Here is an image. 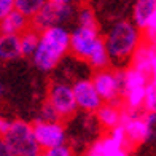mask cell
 Listing matches in <instances>:
<instances>
[{
  "instance_id": "44dd1931",
  "label": "cell",
  "mask_w": 156,
  "mask_h": 156,
  "mask_svg": "<svg viewBox=\"0 0 156 156\" xmlns=\"http://www.w3.org/2000/svg\"><path fill=\"white\" fill-rule=\"evenodd\" d=\"M38 121H61V118L58 116V113L54 112V108L51 107V105H49L48 102H45L40 108Z\"/></svg>"
},
{
  "instance_id": "7402d4cb",
  "label": "cell",
  "mask_w": 156,
  "mask_h": 156,
  "mask_svg": "<svg viewBox=\"0 0 156 156\" xmlns=\"http://www.w3.org/2000/svg\"><path fill=\"white\" fill-rule=\"evenodd\" d=\"M108 137H110L113 142H116V144H119V145H123V147H126V148H129V150H131L129 144H127V139H126V134H124V129H123L121 124H118L116 127L110 129Z\"/></svg>"
},
{
  "instance_id": "f546056e",
  "label": "cell",
  "mask_w": 156,
  "mask_h": 156,
  "mask_svg": "<svg viewBox=\"0 0 156 156\" xmlns=\"http://www.w3.org/2000/svg\"><path fill=\"white\" fill-rule=\"evenodd\" d=\"M88 156H99V154H94V153H88Z\"/></svg>"
},
{
  "instance_id": "8992f818",
  "label": "cell",
  "mask_w": 156,
  "mask_h": 156,
  "mask_svg": "<svg viewBox=\"0 0 156 156\" xmlns=\"http://www.w3.org/2000/svg\"><path fill=\"white\" fill-rule=\"evenodd\" d=\"M73 6L66 5V3H56V2H48L35 13L32 19V29L35 30H45L48 27H56V26H64L73 18Z\"/></svg>"
},
{
  "instance_id": "d4e9b609",
  "label": "cell",
  "mask_w": 156,
  "mask_h": 156,
  "mask_svg": "<svg viewBox=\"0 0 156 156\" xmlns=\"http://www.w3.org/2000/svg\"><path fill=\"white\" fill-rule=\"evenodd\" d=\"M0 156H15V154L11 153L8 144L5 142V139L2 136H0Z\"/></svg>"
},
{
  "instance_id": "2e32d148",
  "label": "cell",
  "mask_w": 156,
  "mask_h": 156,
  "mask_svg": "<svg viewBox=\"0 0 156 156\" xmlns=\"http://www.w3.org/2000/svg\"><path fill=\"white\" fill-rule=\"evenodd\" d=\"M18 58H21L19 37L0 34V62L2 61H15Z\"/></svg>"
},
{
  "instance_id": "4316f807",
  "label": "cell",
  "mask_w": 156,
  "mask_h": 156,
  "mask_svg": "<svg viewBox=\"0 0 156 156\" xmlns=\"http://www.w3.org/2000/svg\"><path fill=\"white\" fill-rule=\"evenodd\" d=\"M49 2H56V3H66V5H72L73 0H49Z\"/></svg>"
},
{
  "instance_id": "484cf974",
  "label": "cell",
  "mask_w": 156,
  "mask_h": 156,
  "mask_svg": "<svg viewBox=\"0 0 156 156\" xmlns=\"http://www.w3.org/2000/svg\"><path fill=\"white\" fill-rule=\"evenodd\" d=\"M8 127H10V119H6L3 116V113L0 112V136H5V132L8 131Z\"/></svg>"
},
{
  "instance_id": "d6986e66",
  "label": "cell",
  "mask_w": 156,
  "mask_h": 156,
  "mask_svg": "<svg viewBox=\"0 0 156 156\" xmlns=\"http://www.w3.org/2000/svg\"><path fill=\"white\" fill-rule=\"evenodd\" d=\"M46 2L48 0H15V6L18 11H21L24 16L30 19Z\"/></svg>"
},
{
  "instance_id": "ffe728a7",
  "label": "cell",
  "mask_w": 156,
  "mask_h": 156,
  "mask_svg": "<svg viewBox=\"0 0 156 156\" xmlns=\"http://www.w3.org/2000/svg\"><path fill=\"white\" fill-rule=\"evenodd\" d=\"M142 108H145L147 113H151L156 110V81L154 78H150L145 86V94H144V105Z\"/></svg>"
},
{
  "instance_id": "83f0119b",
  "label": "cell",
  "mask_w": 156,
  "mask_h": 156,
  "mask_svg": "<svg viewBox=\"0 0 156 156\" xmlns=\"http://www.w3.org/2000/svg\"><path fill=\"white\" fill-rule=\"evenodd\" d=\"M5 94V84L2 83V81H0V97H2Z\"/></svg>"
},
{
  "instance_id": "4fadbf2b",
  "label": "cell",
  "mask_w": 156,
  "mask_h": 156,
  "mask_svg": "<svg viewBox=\"0 0 156 156\" xmlns=\"http://www.w3.org/2000/svg\"><path fill=\"white\" fill-rule=\"evenodd\" d=\"M29 27H30V19L18 10H13L10 15L0 19V34L3 35H16V37H19Z\"/></svg>"
},
{
  "instance_id": "5b68a950",
  "label": "cell",
  "mask_w": 156,
  "mask_h": 156,
  "mask_svg": "<svg viewBox=\"0 0 156 156\" xmlns=\"http://www.w3.org/2000/svg\"><path fill=\"white\" fill-rule=\"evenodd\" d=\"M3 139L15 156H32L40 151L34 137L32 124L23 119L10 121V127L5 132Z\"/></svg>"
},
{
  "instance_id": "ac0fdd59",
  "label": "cell",
  "mask_w": 156,
  "mask_h": 156,
  "mask_svg": "<svg viewBox=\"0 0 156 156\" xmlns=\"http://www.w3.org/2000/svg\"><path fill=\"white\" fill-rule=\"evenodd\" d=\"M76 23L78 27H88V29H97V19L96 13L89 5H81L76 10Z\"/></svg>"
},
{
  "instance_id": "ba28073f",
  "label": "cell",
  "mask_w": 156,
  "mask_h": 156,
  "mask_svg": "<svg viewBox=\"0 0 156 156\" xmlns=\"http://www.w3.org/2000/svg\"><path fill=\"white\" fill-rule=\"evenodd\" d=\"M131 23L142 32L145 41L154 43L156 37V0H136Z\"/></svg>"
},
{
  "instance_id": "30bf717a",
  "label": "cell",
  "mask_w": 156,
  "mask_h": 156,
  "mask_svg": "<svg viewBox=\"0 0 156 156\" xmlns=\"http://www.w3.org/2000/svg\"><path fill=\"white\" fill-rule=\"evenodd\" d=\"M59 118H70L75 115L76 105L72 93V84L67 81H53L48 89V101H46Z\"/></svg>"
},
{
  "instance_id": "7a4b0ae2",
  "label": "cell",
  "mask_w": 156,
  "mask_h": 156,
  "mask_svg": "<svg viewBox=\"0 0 156 156\" xmlns=\"http://www.w3.org/2000/svg\"><path fill=\"white\" fill-rule=\"evenodd\" d=\"M69 53H72L76 59L88 62L93 69L101 70L110 66V58L105 49L104 37L97 29L88 27H75L70 32Z\"/></svg>"
},
{
  "instance_id": "5bb4252c",
  "label": "cell",
  "mask_w": 156,
  "mask_h": 156,
  "mask_svg": "<svg viewBox=\"0 0 156 156\" xmlns=\"http://www.w3.org/2000/svg\"><path fill=\"white\" fill-rule=\"evenodd\" d=\"M121 113L123 108L119 107V104H102L96 112V118L105 129H113L121 123Z\"/></svg>"
},
{
  "instance_id": "52a82bcc",
  "label": "cell",
  "mask_w": 156,
  "mask_h": 156,
  "mask_svg": "<svg viewBox=\"0 0 156 156\" xmlns=\"http://www.w3.org/2000/svg\"><path fill=\"white\" fill-rule=\"evenodd\" d=\"M91 81L104 104L121 102V69L112 70L107 67L96 70Z\"/></svg>"
},
{
  "instance_id": "f1b7e54d",
  "label": "cell",
  "mask_w": 156,
  "mask_h": 156,
  "mask_svg": "<svg viewBox=\"0 0 156 156\" xmlns=\"http://www.w3.org/2000/svg\"><path fill=\"white\" fill-rule=\"evenodd\" d=\"M32 156H43V153H40V151H38V153H35V154H32Z\"/></svg>"
},
{
  "instance_id": "9a60e30c",
  "label": "cell",
  "mask_w": 156,
  "mask_h": 156,
  "mask_svg": "<svg viewBox=\"0 0 156 156\" xmlns=\"http://www.w3.org/2000/svg\"><path fill=\"white\" fill-rule=\"evenodd\" d=\"M89 153H94L99 156H129V148L113 142L107 136L94 142L93 147L89 148Z\"/></svg>"
},
{
  "instance_id": "9c48e42d",
  "label": "cell",
  "mask_w": 156,
  "mask_h": 156,
  "mask_svg": "<svg viewBox=\"0 0 156 156\" xmlns=\"http://www.w3.org/2000/svg\"><path fill=\"white\" fill-rule=\"evenodd\" d=\"M32 131L40 150H49L67 142L66 126L61 121H38L37 119L32 124Z\"/></svg>"
},
{
  "instance_id": "3957f363",
  "label": "cell",
  "mask_w": 156,
  "mask_h": 156,
  "mask_svg": "<svg viewBox=\"0 0 156 156\" xmlns=\"http://www.w3.org/2000/svg\"><path fill=\"white\" fill-rule=\"evenodd\" d=\"M142 41H144L142 32L131 21L126 19L116 21L104 37L105 49H107L110 62L119 64V66L131 59L132 53L136 51Z\"/></svg>"
},
{
  "instance_id": "cb8c5ba5",
  "label": "cell",
  "mask_w": 156,
  "mask_h": 156,
  "mask_svg": "<svg viewBox=\"0 0 156 156\" xmlns=\"http://www.w3.org/2000/svg\"><path fill=\"white\" fill-rule=\"evenodd\" d=\"M13 10H16L15 0H0V19H3L6 15H10Z\"/></svg>"
},
{
  "instance_id": "6da1fadb",
  "label": "cell",
  "mask_w": 156,
  "mask_h": 156,
  "mask_svg": "<svg viewBox=\"0 0 156 156\" xmlns=\"http://www.w3.org/2000/svg\"><path fill=\"white\" fill-rule=\"evenodd\" d=\"M70 32L64 26L48 27L40 32L37 49L30 56L34 66L41 72H51L69 53Z\"/></svg>"
},
{
  "instance_id": "277c9868",
  "label": "cell",
  "mask_w": 156,
  "mask_h": 156,
  "mask_svg": "<svg viewBox=\"0 0 156 156\" xmlns=\"http://www.w3.org/2000/svg\"><path fill=\"white\" fill-rule=\"evenodd\" d=\"M154 119L156 115L154 112L151 113H145L142 115L140 112H131V110H124L121 113V124L127 144L129 147H136L139 144H144L153 134V127H154Z\"/></svg>"
},
{
  "instance_id": "8fae6325",
  "label": "cell",
  "mask_w": 156,
  "mask_h": 156,
  "mask_svg": "<svg viewBox=\"0 0 156 156\" xmlns=\"http://www.w3.org/2000/svg\"><path fill=\"white\" fill-rule=\"evenodd\" d=\"M72 93L75 99L76 110H83L88 113H96L99 107L104 104L99 97L97 91L93 86L91 78H78L72 83Z\"/></svg>"
},
{
  "instance_id": "603a6c76",
  "label": "cell",
  "mask_w": 156,
  "mask_h": 156,
  "mask_svg": "<svg viewBox=\"0 0 156 156\" xmlns=\"http://www.w3.org/2000/svg\"><path fill=\"white\" fill-rule=\"evenodd\" d=\"M43 156H73V151L67 144H64V145H59V147L49 148V150H45Z\"/></svg>"
},
{
  "instance_id": "7c38bea8",
  "label": "cell",
  "mask_w": 156,
  "mask_h": 156,
  "mask_svg": "<svg viewBox=\"0 0 156 156\" xmlns=\"http://www.w3.org/2000/svg\"><path fill=\"white\" fill-rule=\"evenodd\" d=\"M131 67L153 78L156 72V46L151 41H142L131 56Z\"/></svg>"
},
{
  "instance_id": "e0dca14e",
  "label": "cell",
  "mask_w": 156,
  "mask_h": 156,
  "mask_svg": "<svg viewBox=\"0 0 156 156\" xmlns=\"http://www.w3.org/2000/svg\"><path fill=\"white\" fill-rule=\"evenodd\" d=\"M38 37L40 32L29 27L27 30H24L23 34L19 35V49H21V56H27L30 58L34 54V51L37 49L38 45Z\"/></svg>"
}]
</instances>
